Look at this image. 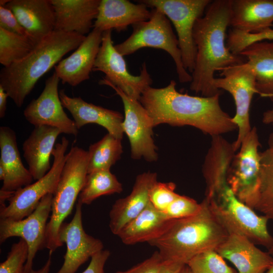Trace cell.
I'll return each mask as SVG.
<instances>
[{"label":"cell","mask_w":273,"mask_h":273,"mask_svg":"<svg viewBox=\"0 0 273 273\" xmlns=\"http://www.w3.org/2000/svg\"><path fill=\"white\" fill-rule=\"evenodd\" d=\"M176 84L171 80L165 87L149 86L143 93L139 101L149 114L154 127L162 124L190 125L212 136L236 129L232 117L220 106V94L191 96L178 92Z\"/></svg>","instance_id":"6da1fadb"},{"label":"cell","mask_w":273,"mask_h":273,"mask_svg":"<svg viewBox=\"0 0 273 273\" xmlns=\"http://www.w3.org/2000/svg\"><path fill=\"white\" fill-rule=\"evenodd\" d=\"M231 0L212 1L204 15L194 24L193 38L197 53L190 88L203 97L220 94L213 85L216 71L245 62L232 53L225 39L231 17Z\"/></svg>","instance_id":"7a4b0ae2"},{"label":"cell","mask_w":273,"mask_h":273,"mask_svg":"<svg viewBox=\"0 0 273 273\" xmlns=\"http://www.w3.org/2000/svg\"><path fill=\"white\" fill-rule=\"evenodd\" d=\"M196 214L173 219L165 232L148 243L156 247L163 261L187 265L196 255L216 250L228 233L211 212L204 198Z\"/></svg>","instance_id":"3957f363"},{"label":"cell","mask_w":273,"mask_h":273,"mask_svg":"<svg viewBox=\"0 0 273 273\" xmlns=\"http://www.w3.org/2000/svg\"><path fill=\"white\" fill-rule=\"evenodd\" d=\"M85 37L54 30L25 57L1 69L0 85L15 105L21 107L38 80L64 56L76 50Z\"/></svg>","instance_id":"277c9868"},{"label":"cell","mask_w":273,"mask_h":273,"mask_svg":"<svg viewBox=\"0 0 273 273\" xmlns=\"http://www.w3.org/2000/svg\"><path fill=\"white\" fill-rule=\"evenodd\" d=\"M89 159L88 151L72 147L66 154L57 188L53 195L50 219L46 235V248L49 254L63 244L59 238V231L65 219L71 213L75 201L87 174Z\"/></svg>","instance_id":"5b68a950"},{"label":"cell","mask_w":273,"mask_h":273,"mask_svg":"<svg viewBox=\"0 0 273 273\" xmlns=\"http://www.w3.org/2000/svg\"><path fill=\"white\" fill-rule=\"evenodd\" d=\"M207 200L211 212L229 235L242 236L268 250L273 247V237L267 229L268 219L258 215L240 201L228 185L214 198Z\"/></svg>","instance_id":"8992f818"},{"label":"cell","mask_w":273,"mask_h":273,"mask_svg":"<svg viewBox=\"0 0 273 273\" xmlns=\"http://www.w3.org/2000/svg\"><path fill=\"white\" fill-rule=\"evenodd\" d=\"M148 20L133 25L131 35L123 42L114 46L123 56L130 55L144 48L161 49L173 59L179 81L191 82L192 76L185 68L177 37L170 21L161 11L152 9Z\"/></svg>","instance_id":"52a82bcc"},{"label":"cell","mask_w":273,"mask_h":273,"mask_svg":"<svg viewBox=\"0 0 273 273\" xmlns=\"http://www.w3.org/2000/svg\"><path fill=\"white\" fill-rule=\"evenodd\" d=\"M260 145L257 129L253 127L235 154L226 177L227 184L236 197L253 209L260 184Z\"/></svg>","instance_id":"ba28073f"},{"label":"cell","mask_w":273,"mask_h":273,"mask_svg":"<svg viewBox=\"0 0 273 273\" xmlns=\"http://www.w3.org/2000/svg\"><path fill=\"white\" fill-rule=\"evenodd\" d=\"M148 8L163 13L173 24L177 33L185 68L192 73L195 64L196 47L193 29L196 20L203 15L211 0H142Z\"/></svg>","instance_id":"9c48e42d"},{"label":"cell","mask_w":273,"mask_h":273,"mask_svg":"<svg viewBox=\"0 0 273 273\" xmlns=\"http://www.w3.org/2000/svg\"><path fill=\"white\" fill-rule=\"evenodd\" d=\"M69 141L62 137L52 152L54 158L50 170L34 183L15 191L9 199L8 206L0 207V219H22L31 214L40 200L49 194L55 193L64 165Z\"/></svg>","instance_id":"30bf717a"},{"label":"cell","mask_w":273,"mask_h":273,"mask_svg":"<svg viewBox=\"0 0 273 273\" xmlns=\"http://www.w3.org/2000/svg\"><path fill=\"white\" fill-rule=\"evenodd\" d=\"M220 71L222 77L214 78L213 85L217 89L228 92L234 98L236 112L232 121L238 128V134L233 145L237 151L251 129L250 108L253 95L258 94L255 76L247 62L224 68Z\"/></svg>","instance_id":"8fae6325"},{"label":"cell","mask_w":273,"mask_h":273,"mask_svg":"<svg viewBox=\"0 0 273 273\" xmlns=\"http://www.w3.org/2000/svg\"><path fill=\"white\" fill-rule=\"evenodd\" d=\"M112 31L103 32L102 43L93 71L103 72L105 74L104 78L107 81L129 97L139 101L143 93L151 86L153 80L145 62L143 63L139 75L129 72L124 56L113 45Z\"/></svg>","instance_id":"7c38bea8"},{"label":"cell","mask_w":273,"mask_h":273,"mask_svg":"<svg viewBox=\"0 0 273 273\" xmlns=\"http://www.w3.org/2000/svg\"><path fill=\"white\" fill-rule=\"evenodd\" d=\"M99 83L112 87L121 99L124 111L122 128L130 143L131 158H143L148 162L157 161V148L153 139L154 127L147 110L139 100L129 97L104 78Z\"/></svg>","instance_id":"4fadbf2b"},{"label":"cell","mask_w":273,"mask_h":273,"mask_svg":"<svg viewBox=\"0 0 273 273\" xmlns=\"http://www.w3.org/2000/svg\"><path fill=\"white\" fill-rule=\"evenodd\" d=\"M53 194H49L40 200L35 210L20 220L0 219V243L8 239L18 237L25 240L28 255L25 265V272L30 273L36 253L46 247L48 219L51 212Z\"/></svg>","instance_id":"5bb4252c"},{"label":"cell","mask_w":273,"mask_h":273,"mask_svg":"<svg viewBox=\"0 0 273 273\" xmlns=\"http://www.w3.org/2000/svg\"><path fill=\"white\" fill-rule=\"evenodd\" d=\"M60 81L54 72L45 82L39 96L32 100L24 110L26 120L34 127L47 125L56 127L62 133L76 136L75 123L66 114L58 90Z\"/></svg>","instance_id":"9a60e30c"},{"label":"cell","mask_w":273,"mask_h":273,"mask_svg":"<svg viewBox=\"0 0 273 273\" xmlns=\"http://www.w3.org/2000/svg\"><path fill=\"white\" fill-rule=\"evenodd\" d=\"M82 204L77 203L72 219L64 222L59 231L60 242L66 245L64 263L57 273H75L89 258L103 250L104 245L99 239L85 233L82 222Z\"/></svg>","instance_id":"2e32d148"},{"label":"cell","mask_w":273,"mask_h":273,"mask_svg":"<svg viewBox=\"0 0 273 273\" xmlns=\"http://www.w3.org/2000/svg\"><path fill=\"white\" fill-rule=\"evenodd\" d=\"M103 32L94 28L73 53L55 66V72L63 84L76 86L89 78L102 43Z\"/></svg>","instance_id":"e0dca14e"},{"label":"cell","mask_w":273,"mask_h":273,"mask_svg":"<svg viewBox=\"0 0 273 273\" xmlns=\"http://www.w3.org/2000/svg\"><path fill=\"white\" fill-rule=\"evenodd\" d=\"M5 7L36 45L55 30V14L51 0H11Z\"/></svg>","instance_id":"ac0fdd59"},{"label":"cell","mask_w":273,"mask_h":273,"mask_svg":"<svg viewBox=\"0 0 273 273\" xmlns=\"http://www.w3.org/2000/svg\"><path fill=\"white\" fill-rule=\"evenodd\" d=\"M156 181V172H143L136 176L129 195L115 201L109 213V227L113 234L117 236L147 207L150 203V191Z\"/></svg>","instance_id":"d6986e66"},{"label":"cell","mask_w":273,"mask_h":273,"mask_svg":"<svg viewBox=\"0 0 273 273\" xmlns=\"http://www.w3.org/2000/svg\"><path fill=\"white\" fill-rule=\"evenodd\" d=\"M216 251L231 262L238 273H266L273 263L268 252L261 251L246 238L229 234Z\"/></svg>","instance_id":"ffe728a7"},{"label":"cell","mask_w":273,"mask_h":273,"mask_svg":"<svg viewBox=\"0 0 273 273\" xmlns=\"http://www.w3.org/2000/svg\"><path fill=\"white\" fill-rule=\"evenodd\" d=\"M62 105L72 115L79 130L88 124H96L105 128L108 133L122 140L123 116L120 112L89 103L80 97H70L64 89L59 91Z\"/></svg>","instance_id":"44dd1931"},{"label":"cell","mask_w":273,"mask_h":273,"mask_svg":"<svg viewBox=\"0 0 273 273\" xmlns=\"http://www.w3.org/2000/svg\"><path fill=\"white\" fill-rule=\"evenodd\" d=\"M1 190L14 192L32 183L33 178L24 166L15 131L7 126L0 127Z\"/></svg>","instance_id":"7402d4cb"},{"label":"cell","mask_w":273,"mask_h":273,"mask_svg":"<svg viewBox=\"0 0 273 273\" xmlns=\"http://www.w3.org/2000/svg\"><path fill=\"white\" fill-rule=\"evenodd\" d=\"M135 4L127 0H101L94 28L102 32L125 30L127 27L148 20L151 11L143 3Z\"/></svg>","instance_id":"603a6c76"},{"label":"cell","mask_w":273,"mask_h":273,"mask_svg":"<svg viewBox=\"0 0 273 273\" xmlns=\"http://www.w3.org/2000/svg\"><path fill=\"white\" fill-rule=\"evenodd\" d=\"M55 14V30L85 36L94 27L101 0H51Z\"/></svg>","instance_id":"cb8c5ba5"},{"label":"cell","mask_w":273,"mask_h":273,"mask_svg":"<svg viewBox=\"0 0 273 273\" xmlns=\"http://www.w3.org/2000/svg\"><path fill=\"white\" fill-rule=\"evenodd\" d=\"M236 152L233 143L221 135L212 136L202 168L206 186L205 198H214L228 185L227 174Z\"/></svg>","instance_id":"d4e9b609"},{"label":"cell","mask_w":273,"mask_h":273,"mask_svg":"<svg viewBox=\"0 0 273 273\" xmlns=\"http://www.w3.org/2000/svg\"><path fill=\"white\" fill-rule=\"evenodd\" d=\"M59 129L47 125L36 126L22 145L23 157L33 179L43 177L51 169L50 157L58 136Z\"/></svg>","instance_id":"484cf974"},{"label":"cell","mask_w":273,"mask_h":273,"mask_svg":"<svg viewBox=\"0 0 273 273\" xmlns=\"http://www.w3.org/2000/svg\"><path fill=\"white\" fill-rule=\"evenodd\" d=\"M230 26L256 33L273 26V0H231Z\"/></svg>","instance_id":"4316f807"},{"label":"cell","mask_w":273,"mask_h":273,"mask_svg":"<svg viewBox=\"0 0 273 273\" xmlns=\"http://www.w3.org/2000/svg\"><path fill=\"white\" fill-rule=\"evenodd\" d=\"M172 220L168 219L163 212L156 209L150 202L147 207L127 223L117 236L126 245L149 243L162 235Z\"/></svg>","instance_id":"83f0119b"},{"label":"cell","mask_w":273,"mask_h":273,"mask_svg":"<svg viewBox=\"0 0 273 273\" xmlns=\"http://www.w3.org/2000/svg\"><path fill=\"white\" fill-rule=\"evenodd\" d=\"M239 55L246 59L254 72L258 94L273 101V40L253 43Z\"/></svg>","instance_id":"f1b7e54d"},{"label":"cell","mask_w":273,"mask_h":273,"mask_svg":"<svg viewBox=\"0 0 273 273\" xmlns=\"http://www.w3.org/2000/svg\"><path fill=\"white\" fill-rule=\"evenodd\" d=\"M260 173L258 196L253 209L273 220V133L268 140V147L260 153Z\"/></svg>","instance_id":"f546056e"},{"label":"cell","mask_w":273,"mask_h":273,"mask_svg":"<svg viewBox=\"0 0 273 273\" xmlns=\"http://www.w3.org/2000/svg\"><path fill=\"white\" fill-rule=\"evenodd\" d=\"M122 190V184L110 170L95 171L87 173L77 203L89 205L102 196L119 194Z\"/></svg>","instance_id":"4dcf8cb0"},{"label":"cell","mask_w":273,"mask_h":273,"mask_svg":"<svg viewBox=\"0 0 273 273\" xmlns=\"http://www.w3.org/2000/svg\"><path fill=\"white\" fill-rule=\"evenodd\" d=\"M87 173L100 170H110L120 159L123 152L121 140L108 133L90 145Z\"/></svg>","instance_id":"1f68e13d"},{"label":"cell","mask_w":273,"mask_h":273,"mask_svg":"<svg viewBox=\"0 0 273 273\" xmlns=\"http://www.w3.org/2000/svg\"><path fill=\"white\" fill-rule=\"evenodd\" d=\"M36 44L28 36L0 28V63L4 67L25 57Z\"/></svg>","instance_id":"d6a6232c"},{"label":"cell","mask_w":273,"mask_h":273,"mask_svg":"<svg viewBox=\"0 0 273 273\" xmlns=\"http://www.w3.org/2000/svg\"><path fill=\"white\" fill-rule=\"evenodd\" d=\"M187 265L192 273H238L225 263L215 250L199 253Z\"/></svg>","instance_id":"836d02e7"},{"label":"cell","mask_w":273,"mask_h":273,"mask_svg":"<svg viewBox=\"0 0 273 273\" xmlns=\"http://www.w3.org/2000/svg\"><path fill=\"white\" fill-rule=\"evenodd\" d=\"M273 40V29L268 28L256 33H246L232 28L227 36L226 47L234 55L240 53L247 46L255 42Z\"/></svg>","instance_id":"e575fe53"},{"label":"cell","mask_w":273,"mask_h":273,"mask_svg":"<svg viewBox=\"0 0 273 273\" xmlns=\"http://www.w3.org/2000/svg\"><path fill=\"white\" fill-rule=\"evenodd\" d=\"M28 255V245L20 238L12 245L6 259L1 263L0 273H26L25 265Z\"/></svg>","instance_id":"d590c367"},{"label":"cell","mask_w":273,"mask_h":273,"mask_svg":"<svg viewBox=\"0 0 273 273\" xmlns=\"http://www.w3.org/2000/svg\"><path fill=\"white\" fill-rule=\"evenodd\" d=\"M175 187L172 182L156 181L149 192L150 202L156 209L164 212L179 195L174 191Z\"/></svg>","instance_id":"8d00e7d4"},{"label":"cell","mask_w":273,"mask_h":273,"mask_svg":"<svg viewBox=\"0 0 273 273\" xmlns=\"http://www.w3.org/2000/svg\"><path fill=\"white\" fill-rule=\"evenodd\" d=\"M201 207V203H198L193 199L179 195L162 212L169 219H177L196 214Z\"/></svg>","instance_id":"74e56055"},{"label":"cell","mask_w":273,"mask_h":273,"mask_svg":"<svg viewBox=\"0 0 273 273\" xmlns=\"http://www.w3.org/2000/svg\"><path fill=\"white\" fill-rule=\"evenodd\" d=\"M0 28L12 33L28 36L14 13L6 7L0 6Z\"/></svg>","instance_id":"f35d334b"},{"label":"cell","mask_w":273,"mask_h":273,"mask_svg":"<svg viewBox=\"0 0 273 273\" xmlns=\"http://www.w3.org/2000/svg\"><path fill=\"white\" fill-rule=\"evenodd\" d=\"M162 259L158 251H155L149 258L125 271L115 273H158Z\"/></svg>","instance_id":"ab89813d"},{"label":"cell","mask_w":273,"mask_h":273,"mask_svg":"<svg viewBox=\"0 0 273 273\" xmlns=\"http://www.w3.org/2000/svg\"><path fill=\"white\" fill-rule=\"evenodd\" d=\"M110 255L108 250H102L93 255L87 268L82 273H105L104 266Z\"/></svg>","instance_id":"60d3db41"},{"label":"cell","mask_w":273,"mask_h":273,"mask_svg":"<svg viewBox=\"0 0 273 273\" xmlns=\"http://www.w3.org/2000/svg\"><path fill=\"white\" fill-rule=\"evenodd\" d=\"M185 265L177 262L163 261L158 273H181Z\"/></svg>","instance_id":"b9f144b4"},{"label":"cell","mask_w":273,"mask_h":273,"mask_svg":"<svg viewBox=\"0 0 273 273\" xmlns=\"http://www.w3.org/2000/svg\"><path fill=\"white\" fill-rule=\"evenodd\" d=\"M8 97H9L8 94L0 85V117L1 118L5 116Z\"/></svg>","instance_id":"7bdbcfd3"},{"label":"cell","mask_w":273,"mask_h":273,"mask_svg":"<svg viewBox=\"0 0 273 273\" xmlns=\"http://www.w3.org/2000/svg\"><path fill=\"white\" fill-rule=\"evenodd\" d=\"M51 255H50L49 257L46 261L45 264L41 268L36 270L32 269L30 273H49L52 264Z\"/></svg>","instance_id":"ee69618b"},{"label":"cell","mask_w":273,"mask_h":273,"mask_svg":"<svg viewBox=\"0 0 273 273\" xmlns=\"http://www.w3.org/2000/svg\"><path fill=\"white\" fill-rule=\"evenodd\" d=\"M262 122L266 124L273 125V108L263 113Z\"/></svg>","instance_id":"f6af8a7d"},{"label":"cell","mask_w":273,"mask_h":273,"mask_svg":"<svg viewBox=\"0 0 273 273\" xmlns=\"http://www.w3.org/2000/svg\"><path fill=\"white\" fill-rule=\"evenodd\" d=\"M181 273H192L187 265H186L183 268Z\"/></svg>","instance_id":"bcb514c9"},{"label":"cell","mask_w":273,"mask_h":273,"mask_svg":"<svg viewBox=\"0 0 273 273\" xmlns=\"http://www.w3.org/2000/svg\"><path fill=\"white\" fill-rule=\"evenodd\" d=\"M11 0H1L0 6L5 7Z\"/></svg>","instance_id":"7dc6e473"},{"label":"cell","mask_w":273,"mask_h":273,"mask_svg":"<svg viewBox=\"0 0 273 273\" xmlns=\"http://www.w3.org/2000/svg\"><path fill=\"white\" fill-rule=\"evenodd\" d=\"M266 273H273V263L270 267L268 268Z\"/></svg>","instance_id":"c3c4849f"},{"label":"cell","mask_w":273,"mask_h":273,"mask_svg":"<svg viewBox=\"0 0 273 273\" xmlns=\"http://www.w3.org/2000/svg\"><path fill=\"white\" fill-rule=\"evenodd\" d=\"M268 252L273 257V247L268 249Z\"/></svg>","instance_id":"681fc988"}]
</instances>
